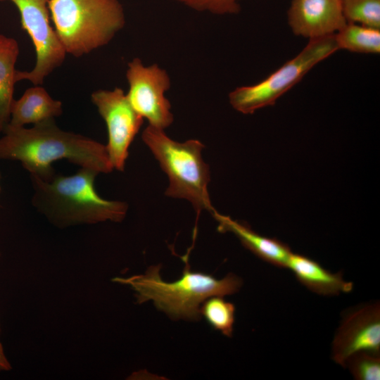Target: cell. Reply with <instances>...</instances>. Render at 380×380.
I'll return each instance as SVG.
<instances>
[{"instance_id": "obj_1", "label": "cell", "mask_w": 380, "mask_h": 380, "mask_svg": "<svg viewBox=\"0 0 380 380\" xmlns=\"http://www.w3.org/2000/svg\"><path fill=\"white\" fill-rule=\"evenodd\" d=\"M0 138V158L18 160L30 174L49 180L56 172L52 163L66 159L100 173L113 171L106 146L92 139L60 129L55 119L32 128L8 125Z\"/></svg>"}, {"instance_id": "obj_2", "label": "cell", "mask_w": 380, "mask_h": 380, "mask_svg": "<svg viewBox=\"0 0 380 380\" xmlns=\"http://www.w3.org/2000/svg\"><path fill=\"white\" fill-rule=\"evenodd\" d=\"M99 174L84 167L70 176L56 173L49 180L30 174L32 204L59 228L108 220L121 222L128 205L123 201L103 199L96 193L94 181Z\"/></svg>"}, {"instance_id": "obj_3", "label": "cell", "mask_w": 380, "mask_h": 380, "mask_svg": "<svg viewBox=\"0 0 380 380\" xmlns=\"http://www.w3.org/2000/svg\"><path fill=\"white\" fill-rule=\"evenodd\" d=\"M188 256L186 254L182 258L185 262L182 275L172 282L161 279V265L150 266L144 274L115 277L113 281L129 286L139 304L151 300L158 310L172 319L198 321L201 315V304L206 298L236 293L241 289L243 281L233 273L217 279L208 274L191 272Z\"/></svg>"}, {"instance_id": "obj_4", "label": "cell", "mask_w": 380, "mask_h": 380, "mask_svg": "<svg viewBox=\"0 0 380 380\" xmlns=\"http://www.w3.org/2000/svg\"><path fill=\"white\" fill-rule=\"evenodd\" d=\"M48 8L63 49L75 57L107 44L125 23L118 0H49Z\"/></svg>"}, {"instance_id": "obj_5", "label": "cell", "mask_w": 380, "mask_h": 380, "mask_svg": "<svg viewBox=\"0 0 380 380\" xmlns=\"http://www.w3.org/2000/svg\"><path fill=\"white\" fill-rule=\"evenodd\" d=\"M162 170L169 179L165 195L189 201L197 213L215 210L211 204L208 186V165L202 158L204 145L198 140L178 142L170 139L164 129L148 125L141 134Z\"/></svg>"}, {"instance_id": "obj_6", "label": "cell", "mask_w": 380, "mask_h": 380, "mask_svg": "<svg viewBox=\"0 0 380 380\" xmlns=\"http://www.w3.org/2000/svg\"><path fill=\"white\" fill-rule=\"evenodd\" d=\"M338 49L335 35L309 39L295 57L257 84L236 88L229 94L231 106L243 114L274 105L315 65Z\"/></svg>"}, {"instance_id": "obj_7", "label": "cell", "mask_w": 380, "mask_h": 380, "mask_svg": "<svg viewBox=\"0 0 380 380\" xmlns=\"http://www.w3.org/2000/svg\"><path fill=\"white\" fill-rule=\"evenodd\" d=\"M18 8L22 27L34 44L36 63L31 71L17 70V82L27 80L42 84L46 76L59 67L65 58L63 49L49 22V0H11Z\"/></svg>"}, {"instance_id": "obj_8", "label": "cell", "mask_w": 380, "mask_h": 380, "mask_svg": "<svg viewBox=\"0 0 380 380\" xmlns=\"http://www.w3.org/2000/svg\"><path fill=\"white\" fill-rule=\"evenodd\" d=\"M126 77L129 84L127 97L133 108L149 122L165 129L173 122L171 104L165 96L170 87V78L157 64L145 66L140 58L128 63Z\"/></svg>"}, {"instance_id": "obj_9", "label": "cell", "mask_w": 380, "mask_h": 380, "mask_svg": "<svg viewBox=\"0 0 380 380\" xmlns=\"http://www.w3.org/2000/svg\"><path fill=\"white\" fill-rule=\"evenodd\" d=\"M91 99L106 124L108 144L106 146L113 169L123 171L129 148L144 118L133 108L120 88L97 90L91 94Z\"/></svg>"}, {"instance_id": "obj_10", "label": "cell", "mask_w": 380, "mask_h": 380, "mask_svg": "<svg viewBox=\"0 0 380 380\" xmlns=\"http://www.w3.org/2000/svg\"><path fill=\"white\" fill-rule=\"evenodd\" d=\"M369 351L380 353V304L369 301L343 312L331 343V358L343 367L353 353Z\"/></svg>"}, {"instance_id": "obj_11", "label": "cell", "mask_w": 380, "mask_h": 380, "mask_svg": "<svg viewBox=\"0 0 380 380\" xmlns=\"http://www.w3.org/2000/svg\"><path fill=\"white\" fill-rule=\"evenodd\" d=\"M287 22L295 35L309 39L335 34L347 23L341 0H292Z\"/></svg>"}, {"instance_id": "obj_12", "label": "cell", "mask_w": 380, "mask_h": 380, "mask_svg": "<svg viewBox=\"0 0 380 380\" xmlns=\"http://www.w3.org/2000/svg\"><path fill=\"white\" fill-rule=\"evenodd\" d=\"M217 222L220 232H231L242 245L264 261L276 267L286 268L291 251L277 239L265 237L254 232L249 226L214 210L211 213Z\"/></svg>"}, {"instance_id": "obj_13", "label": "cell", "mask_w": 380, "mask_h": 380, "mask_svg": "<svg viewBox=\"0 0 380 380\" xmlns=\"http://www.w3.org/2000/svg\"><path fill=\"white\" fill-rule=\"evenodd\" d=\"M286 268L298 281L312 292L324 296L350 293L353 284L343 279L342 272L332 273L305 255L291 253Z\"/></svg>"}, {"instance_id": "obj_14", "label": "cell", "mask_w": 380, "mask_h": 380, "mask_svg": "<svg viewBox=\"0 0 380 380\" xmlns=\"http://www.w3.org/2000/svg\"><path fill=\"white\" fill-rule=\"evenodd\" d=\"M63 113L62 103L54 100L41 87L36 85L27 89L18 100H13L8 125L24 127L54 119Z\"/></svg>"}, {"instance_id": "obj_15", "label": "cell", "mask_w": 380, "mask_h": 380, "mask_svg": "<svg viewBox=\"0 0 380 380\" xmlns=\"http://www.w3.org/2000/svg\"><path fill=\"white\" fill-rule=\"evenodd\" d=\"M19 54L17 41L0 34V132H3L11 119L14 86L17 82L15 65Z\"/></svg>"}, {"instance_id": "obj_16", "label": "cell", "mask_w": 380, "mask_h": 380, "mask_svg": "<svg viewBox=\"0 0 380 380\" xmlns=\"http://www.w3.org/2000/svg\"><path fill=\"white\" fill-rule=\"evenodd\" d=\"M334 35L338 49L366 54L380 53V29L347 23Z\"/></svg>"}, {"instance_id": "obj_17", "label": "cell", "mask_w": 380, "mask_h": 380, "mask_svg": "<svg viewBox=\"0 0 380 380\" xmlns=\"http://www.w3.org/2000/svg\"><path fill=\"white\" fill-rule=\"evenodd\" d=\"M235 305L222 296L206 298L200 308L201 315L215 329L227 337H232L235 321Z\"/></svg>"}, {"instance_id": "obj_18", "label": "cell", "mask_w": 380, "mask_h": 380, "mask_svg": "<svg viewBox=\"0 0 380 380\" xmlns=\"http://www.w3.org/2000/svg\"><path fill=\"white\" fill-rule=\"evenodd\" d=\"M347 23L380 29V0H341Z\"/></svg>"}, {"instance_id": "obj_19", "label": "cell", "mask_w": 380, "mask_h": 380, "mask_svg": "<svg viewBox=\"0 0 380 380\" xmlns=\"http://www.w3.org/2000/svg\"><path fill=\"white\" fill-rule=\"evenodd\" d=\"M348 369L355 379H380V353L360 351L350 355L343 367Z\"/></svg>"}, {"instance_id": "obj_20", "label": "cell", "mask_w": 380, "mask_h": 380, "mask_svg": "<svg viewBox=\"0 0 380 380\" xmlns=\"http://www.w3.org/2000/svg\"><path fill=\"white\" fill-rule=\"evenodd\" d=\"M198 11L215 15L236 14L241 10V0H172Z\"/></svg>"}, {"instance_id": "obj_21", "label": "cell", "mask_w": 380, "mask_h": 380, "mask_svg": "<svg viewBox=\"0 0 380 380\" xmlns=\"http://www.w3.org/2000/svg\"><path fill=\"white\" fill-rule=\"evenodd\" d=\"M11 365L6 357L1 343L0 342V371H9Z\"/></svg>"}, {"instance_id": "obj_22", "label": "cell", "mask_w": 380, "mask_h": 380, "mask_svg": "<svg viewBox=\"0 0 380 380\" xmlns=\"http://www.w3.org/2000/svg\"><path fill=\"white\" fill-rule=\"evenodd\" d=\"M0 192H1V174H0Z\"/></svg>"}, {"instance_id": "obj_23", "label": "cell", "mask_w": 380, "mask_h": 380, "mask_svg": "<svg viewBox=\"0 0 380 380\" xmlns=\"http://www.w3.org/2000/svg\"><path fill=\"white\" fill-rule=\"evenodd\" d=\"M0 1H1V0H0Z\"/></svg>"}]
</instances>
